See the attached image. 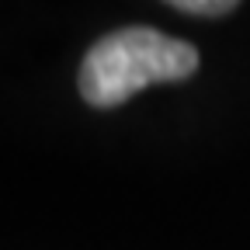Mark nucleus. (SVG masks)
<instances>
[{
	"label": "nucleus",
	"instance_id": "f03ea898",
	"mask_svg": "<svg viewBox=\"0 0 250 250\" xmlns=\"http://www.w3.org/2000/svg\"><path fill=\"white\" fill-rule=\"evenodd\" d=\"M170 7L184 11V14H195V18H223V14L236 11L233 0H174Z\"/></svg>",
	"mask_w": 250,
	"mask_h": 250
},
{
	"label": "nucleus",
	"instance_id": "f257e3e1",
	"mask_svg": "<svg viewBox=\"0 0 250 250\" xmlns=\"http://www.w3.org/2000/svg\"><path fill=\"white\" fill-rule=\"evenodd\" d=\"M195 70V45L160 35L153 28H122L90 45L77 83L90 108H115L149 83L188 80Z\"/></svg>",
	"mask_w": 250,
	"mask_h": 250
}]
</instances>
